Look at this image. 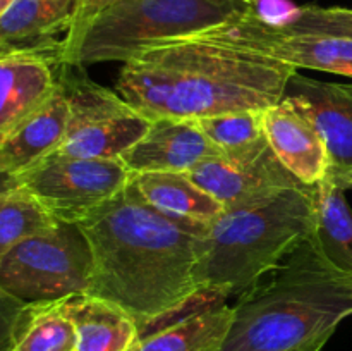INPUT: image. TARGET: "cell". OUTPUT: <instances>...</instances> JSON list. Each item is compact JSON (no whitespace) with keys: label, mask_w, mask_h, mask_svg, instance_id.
I'll return each mask as SVG.
<instances>
[{"label":"cell","mask_w":352,"mask_h":351,"mask_svg":"<svg viewBox=\"0 0 352 351\" xmlns=\"http://www.w3.org/2000/svg\"><path fill=\"white\" fill-rule=\"evenodd\" d=\"M241 2H244V3H246V6L256 7L258 3H260V0H241Z\"/></svg>","instance_id":"f1b7e54d"},{"label":"cell","mask_w":352,"mask_h":351,"mask_svg":"<svg viewBox=\"0 0 352 351\" xmlns=\"http://www.w3.org/2000/svg\"><path fill=\"white\" fill-rule=\"evenodd\" d=\"M298 69L203 36L162 41L134 55L116 88L150 120L265 110L285 96Z\"/></svg>","instance_id":"7a4b0ae2"},{"label":"cell","mask_w":352,"mask_h":351,"mask_svg":"<svg viewBox=\"0 0 352 351\" xmlns=\"http://www.w3.org/2000/svg\"><path fill=\"white\" fill-rule=\"evenodd\" d=\"M263 129L278 160L302 184L313 188L329 176L330 155L325 138L298 98L285 95L265 109Z\"/></svg>","instance_id":"7c38bea8"},{"label":"cell","mask_w":352,"mask_h":351,"mask_svg":"<svg viewBox=\"0 0 352 351\" xmlns=\"http://www.w3.org/2000/svg\"><path fill=\"white\" fill-rule=\"evenodd\" d=\"M79 0H12L0 12V54L10 50H50L58 34L71 30Z\"/></svg>","instance_id":"e0dca14e"},{"label":"cell","mask_w":352,"mask_h":351,"mask_svg":"<svg viewBox=\"0 0 352 351\" xmlns=\"http://www.w3.org/2000/svg\"><path fill=\"white\" fill-rule=\"evenodd\" d=\"M129 169L116 158L52 157L17 181L64 224H79L116 198L131 182Z\"/></svg>","instance_id":"ba28073f"},{"label":"cell","mask_w":352,"mask_h":351,"mask_svg":"<svg viewBox=\"0 0 352 351\" xmlns=\"http://www.w3.org/2000/svg\"><path fill=\"white\" fill-rule=\"evenodd\" d=\"M219 153L196 120L157 119L151 120L148 133L120 160L131 174L191 172L203 160Z\"/></svg>","instance_id":"4fadbf2b"},{"label":"cell","mask_w":352,"mask_h":351,"mask_svg":"<svg viewBox=\"0 0 352 351\" xmlns=\"http://www.w3.org/2000/svg\"><path fill=\"white\" fill-rule=\"evenodd\" d=\"M60 83V81H58ZM69 102L62 86L54 98L0 140V174L14 179L54 157L67 134Z\"/></svg>","instance_id":"2e32d148"},{"label":"cell","mask_w":352,"mask_h":351,"mask_svg":"<svg viewBox=\"0 0 352 351\" xmlns=\"http://www.w3.org/2000/svg\"><path fill=\"white\" fill-rule=\"evenodd\" d=\"M315 229L316 186L226 209L201 236L199 289L219 299L243 295Z\"/></svg>","instance_id":"277c9868"},{"label":"cell","mask_w":352,"mask_h":351,"mask_svg":"<svg viewBox=\"0 0 352 351\" xmlns=\"http://www.w3.org/2000/svg\"><path fill=\"white\" fill-rule=\"evenodd\" d=\"M250 9L241 0H120L89 24L67 65L124 64L151 45L196 36Z\"/></svg>","instance_id":"5b68a950"},{"label":"cell","mask_w":352,"mask_h":351,"mask_svg":"<svg viewBox=\"0 0 352 351\" xmlns=\"http://www.w3.org/2000/svg\"><path fill=\"white\" fill-rule=\"evenodd\" d=\"M10 2H12V0H0V12H2V10H6L7 7L10 6Z\"/></svg>","instance_id":"83f0119b"},{"label":"cell","mask_w":352,"mask_h":351,"mask_svg":"<svg viewBox=\"0 0 352 351\" xmlns=\"http://www.w3.org/2000/svg\"><path fill=\"white\" fill-rule=\"evenodd\" d=\"M79 227L93 255L88 295L126 310L141 336L206 303L196 281L205 224L158 212L129 182Z\"/></svg>","instance_id":"6da1fadb"},{"label":"cell","mask_w":352,"mask_h":351,"mask_svg":"<svg viewBox=\"0 0 352 351\" xmlns=\"http://www.w3.org/2000/svg\"><path fill=\"white\" fill-rule=\"evenodd\" d=\"M78 334V351H129L140 341L136 320L119 305L88 292L62 299Z\"/></svg>","instance_id":"ac0fdd59"},{"label":"cell","mask_w":352,"mask_h":351,"mask_svg":"<svg viewBox=\"0 0 352 351\" xmlns=\"http://www.w3.org/2000/svg\"><path fill=\"white\" fill-rule=\"evenodd\" d=\"M196 36L267 55L294 69L332 72L352 78V40L282 31L251 7L248 12Z\"/></svg>","instance_id":"9c48e42d"},{"label":"cell","mask_w":352,"mask_h":351,"mask_svg":"<svg viewBox=\"0 0 352 351\" xmlns=\"http://www.w3.org/2000/svg\"><path fill=\"white\" fill-rule=\"evenodd\" d=\"M315 236L327 260L352 275V210L346 188L330 172L316 186Z\"/></svg>","instance_id":"44dd1931"},{"label":"cell","mask_w":352,"mask_h":351,"mask_svg":"<svg viewBox=\"0 0 352 351\" xmlns=\"http://www.w3.org/2000/svg\"><path fill=\"white\" fill-rule=\"evenodd\" d=\"M330 174H332V172H330ZM336 179L346 189H352V169H349V171H347V172H344L342 176H336Z\"/></svg>","instance_id":"4316f807"},{"label":"cell","mask_w":352,"mask_h":351,"mask_svg":"<svg viewBox=\"0 0 352 351\" xmlns=\"http://www.w3.org/2000/svg\"><path fill=\"white\" fill-rule=\"evenodd\" d=\"M0 351H78V334L62 310V299L24 303L0 291Z\"/></svg>","instance_id":"9a60e30c"},{"label":"cell","mask_w":352,"mask_h":351,"mask_svg":"<svg viewBox=\"0 0 352 351\" xmlns=\"http://www.w3.org/2000/svg\"><path fill=\"white\" fill-rule=\"evenodd\" d=\"M274 23L285 33L352 40V9L346 7L301 6Z\"/></svg>","instance_id":"cb8c5ba5"},{"label":"cell","mask_w":352,"mask_h":351,"mask_svg":"<svg viewBox=\"0 0 352 351\" xmlns=\"http://www.w3.org/2000/svg\"><path fill=\"white\" fill-rule=\"evenodd\" d=\"M120 0H79L78 14H76V19L72 23L71 30L65 33V36L62 38L60 43V64H69L74 55L76 48H78L79 41H81L82 34L88 30L89 24L103 12L109 7L116 6Z\"/></svg>","instance_id":"d4e9b609"},{"label":"cell","mask_w":352,"mask_h":351,"mask_svg":"<svg viewBox=\"0 0 352 351\" xmlns=\"http://www.w3.org/2000/svg\"><path fill=\"white\" fill-rule=\"evenodd\" d=\"M232 306L222 351H294L352 317V275L327 260L313 233Z\"/></svg>","instance_id":"3957f363"},{"label":"cell","mask_w":352,"mask_h":351,"mask_svg":"<svg viewBox=\"0 0 352 351\" xmlns=\"http://www.w3.org/2000/svg\"><path fill=\"white\" fill-rule=\"evenodd\" d=\"M220 153L251 147L265 138L263 110H243L196 120Z\"/></svg>","instance_id":"603a6c76"},{"label":"cell","mask_w":352,"mask_h":351,"mask_svg":"<svg viewBox=\"0 0 352 351\" xmlns=\"http://www.w3.org/2000/svg\"><path fill=\"white\" fill-rule=\"evenodd\" d=\"M285 95L302 103L325 138L330 172L342 176L352 169V83L320 81L296 71Z\"/></svg>","instance_id":"5bb4252c"},{"label":"cell","mask_w":352,"mask_h":351,"mask_svg":"<svg viewBox=\"0 0 352 351\" xmlns=\"http://www.w3.org/2000/svg\"><path fill=\"white\" fill-rule=\"evenodd\" d=\"M60 47L0 54V140L40 112L58 92Z\"/></svg>","instance_id":"8fae6325"},{"label":"cell","mask_w":352,"mask_h":351,"mask_svg":"<svg viewBox=\"0 0 352 351\" xmlns=\"http://www.w3.org/2000/svg\"><path fill=\"white\" fill-rule=\"evenodd\" d=\"M131 184L153 209L179 220L208 226L226 210L188 172H141L133 174Z\"/></svg>","instance_id":"ffe728a7"},{"label":"cell","mask_w":352,"mask_h":351,"mask_svg":"<svg viewBox=\"0 0 352 351\" xmlns=\"http://www.w3.org/2000/svg\"><path fill=\"white\" fill-rule=\"evenodd\" d=\"M58 81L67 96L69 123L54 157L120 160L150 129L148 117L120 93L91 81L82 65L60 64Z\"/></svg>","instance_id":"52a82bcc"},{"label":"cell","mask_w":352,"mask_h":351,"mask_svg":"<svg viewBox=\"0 0 352 351\" xmlns=\"http://www.w3.org/2000/svg\"><path fill=\"white\" fill-rule=\"evenodd\" d=\"M234 320V306L219 298L143 334L129 351H222Z\"/></svg>","instance_id":"d6986e66"},{"label":"cell","mask_w":352,"mask_h":351,"mask_svg":"<svg viewBox=\"0 0 352 351\" xmlns=\"http://www.w3.org/2000/svg\"><path fill=\"white\" fill-rule=\"evenodd\" d=\"M329 341H330V337H322V339L315 341V343H311V344H306V346H302V348H298V350H294V351H322Z\"/></svg>","instance_id":"484cf974"},{"label":"cell","mask_w":352,"mask_h":351,"mask_svg":"<svg viewBox=\"0 0 352 351\" xmlns=\"http://www.w3.org/2000/svg\"><path fill=\"white\" fill-rule=\"evenodd\" d=\"M188 174L223 209L256 202L284 189L311 188L285 169L267 136L251 147L208 157Z\"/></svg>","instance_id":"30bf717a"},{"label":"cell","mask_w":352,"mask_h":351,"mask_svg":"<svg viewBox=\"0 0 352 351\" xmlns=\"http://www.w3.org/2000/svg\"><path fill=\"white\" fill-rule=\"evenodd\" d=\"M60 224L26 186L17 181H3L0 193V253L21 241L52 233Z\"/></svg>","instance_id":"7402d4cb"},{"label":"cell","mask_w":352,"mask_h":351,"mask_svg":"<svg viewBox=\"0 0 352 351\" xmlns=\"http://www.w3.org/2000/svg\"><path fill=\"white\" fill-rule=\"evenodd\" d=\"M93 255L79 224H64L0 253V291L24 303L88 292Z\"/></svg>","instance_id":"8992f818"}]
</instances>
